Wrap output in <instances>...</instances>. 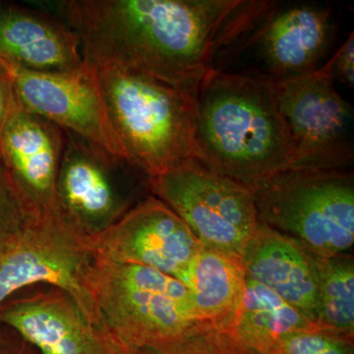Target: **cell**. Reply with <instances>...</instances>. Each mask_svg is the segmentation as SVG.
Instances as JSON below:
<instances>
[{
	"mask_svg": "<svg viewBox=\"0 0 354 354\" xmlns=\"http://www.w3.org/2000/svg\"><path fill=\"white\" fill-rule=\"evenodd\" d=\"M32 6L68 26L84 62L167 84L197 102L216 55L245 34L242 0H50Z\"/></svg>",
	"mask_w": 354,
	"mask_h": 354,
	"instance_id": "obj_1",
	"label": "cell"
},
{
	"mask_svg": "<svg viewBox=\"0 0 354 354\" xmlns=\"http://www.w3.org/2000/svg\"><path fill=\"white\" fill-rule=\"evenodd\" d=\"M198 160L252 187L292 169L295 145L268 77L216 70L196 102Z\"/></svg>",
	"mask_w": 354,
	"mask_h": 354,
	"instance_id": "obj_2",
	"label": "cell"
},
{
	"mask_svg": "<svg viewBox=\"0 0 354 354\" xmlns=\"http://www.w3.org/2000/svg\"><path fill=\"white\" fill-rule=\"evenodd\" d=\"M85 283L104 330L124 354L211 330L198 322L187 286L165 272L94 256Z\"/></svg>",
	"mask_w": 354,
	"mask_h": 354,
	"instance_id": "obj_3",
	"label": "cell"
},
{
	"mask_svg": "<svg viewBox=\"0 0 354 354\" xmlns=\"http://www.w3.org/2000/svg\"><path fill=\"white\" fill-rule=\"evenodd\" d=\"M95 69L109 121L128 160L150 177L198 160L196 102L149 77L113 66Z\"/></svg>",
	"mask_w": 354,
	"mask_h": 354,
	"instance_id": "obj_4",
	"label": "cell"
},
{
	"mask_svg": "<svg viewBox=\"0 0 354 354\" xmlns=\"http://www.w3.org/2000/svg\"><path fill=\"white\" fill-rule=\"evenodd\" d=\"M258 218L321 258L351 253L354 176L351 169H290L251 187Z\"/></svg>",
	"mask_w": 354,
	"mask_h": 354,
	"instance_id": "obj_5",
	"label": "cell"
},
{
	"mask_svg": "<svg viewBox=\"0 0 354 354\" xmlns=\"http://www.w3.org/2000/svg\"><path fill=\"white\" fill-rule=\"evenodd\" d=\"M64 132L57 209L81 234L95 236L150 195L146 192H151V177L127 158L75 133Z\"/></svg>",
	"mask_w": 354,
	"mask_h": 354,
	"instance_id": "obj_6",
	"label": "cell"
},
{
	"mask_svg": "<svg viewBox=\"0 0 354 354\" xmlns=\"http://www.w3.org/2000/svg\"><path fill=\"white\" fill-rule=\"evenodd\" d=\"M150 187L207 248L241 255L259 223L253 190L199 160L151 177Z\"/></svg>",
	"mask_w": 354,
	"mask_h": 354,
	"instance_id": "obj_7",
	"label": "cell"
},
{
	"mask_svg": "<svg viewBox=\"0 0 354 354\" xmlns=\"http://www.w3.org/2000/svg\"><path fill=\"white\" fill-rule=\"evenodd\" d=\"M93 258L88 237L57 208L32 216L17 239L0 255V307L17 291L46 283L67 293L106 333L85 283Z\"/></svg>",
	"mask_w": 354,
	"mask_h": 354,
	"instance_id": "obj_8",
	"label": "cell"
},
{
	"mask_svg": "<svg viewBox=\"0 0 354 354\" xmlns=\"http://www.w3.org/2000/svg\"><path fill=\"white\" fill-rule=\"evenodd\" d=\"M272 81L295 142L292 169H351L353 108L335 90L334 80L320 67L297 78Z\"/></svg>",
	"mask_w": 354,
	"mask_h": 354,
	"instance_id": "obj_9",
	"label": "cell"
},
{
	"mask_svg": "<svg viewBox=\"0 0 354 354\" xmlns=\"http://www.w3.org/2000/svg\"><path fill=\"white\" fill-rule=\"evenodd\" d=\"M0 70L23 108L127 160L109 121L94 66L84 62L69 71L36 72L0 59Z\"/></svg>",
	"mask_w": 354,
	"mask_h": 354,
	"instance_id": "obj_10",
	"label": "cell"
},
{
	"mask_svg": "<svg viewBox=\"0 0 354 354\" xmlns=\"http://www.w3.org/2000/svg\"><path fill=\"white\" fill-rule=\"evenodd\" d=\"M95 257L138 265L179 279L202 248L189 227L150 194L108 230L88 237Z\"/></svg>",
	"mask_w": 354,
	"mask_h": 354,
	"instance_id": "obj_11",
	"label": "cell"
},
{
	"mask_svg": "<svg viewBox=\"0 0 354 354\" xmlns=\"http://www.w3.org/2000/svg\"><path fill=\"white\" fill-rule=\"evenodd\" d=\"M64 144V129L23 108L14 95L0 134V158L32 218L57 208Z\"/></svg>",
	"mask_w": 354,
	"mask_h": 354,
	"instance_id": "obj_12",
	"label": "cell"
},
{
	"mask_svg": "<svg viewBox=\"0 0 354 354\" xmlns=\"http://www.w3.org/2000/svg\"><path fill=\"white\" fill-rule=\"evenodd\" d=\"M10 328L41 354H124L64 291L50 288L0 307Z\"/></svg>",
	"mask_w": 354,
	"mask_h": 354,
	"instance_id": "obj_13",
	"label": "cell"
},
{
	"mask_svg": "<svg viewBox=\"0 0 354 354\" xmlns=\"http://www.w3.org/2000/svg\"><path fill=\"white\" fill-rule=\"evenodd\" d=\"M272 6L252 38L264 60L268 78L286 80L320 68L332 38V9L299 3L270 12Z\"/></svg>",
	"mask_w": 354,
	"mask_h": 354,
	"instance_id": "obj_14",
	"label": "cell"
},
{
	"mask_svg": "<svg viewBox=\"0 0 354 354\" xmlns=\"http://www.w3.org/2000/svg\"><path fill=\"white\" fill-rule=\"evenodd\" d=\"M241 256L248 278L267 286L316 324L325 258L260 220Z\"/></svg>",
	"mask_w": 354,
	"mask_h": 354,
	"instance_id": "obj_15",
	"label": "cell"
},
{
	"mask_svg": "<svg viewBox=\"0 0 354 354\" xmlns=\"http://www.w3.org/2000/svg\"><path fill=\"white\" fill-rule=\"evenodd\" d=\"M0 59L30 71L64 72L84 64L75 32L38 7L0 1Z\"/></svg>",
	"mask_w": 354,
	"mask_h": 354,
	"instance_id": "obj_16",
	"label": "cell"
},
{
	"mask_svg": "<svg viewBox=\"0 0 354 354\" xmlns=\"http://www.w3.org/2000/svg\"><path fill=\"white\" fill-rule=\"evenodd\" d=\"M246 279L241 255L202 246L179 281L189 290L198 322L207 329L225 332Z\"/></svg>",
	"mask_w": 354,
	"mask_h": 354,
	"instance_id": "obj_17",
	"label": "cell"
},
{
	"mask_svg": "<svg viewBox=\"0 0 354 354\" xmlns=\"http://www.w3.org/2000/svg\"><path fill=\"white\" fill-rule=\"evenodd\" d=\"M317 325L283 298L246 279L245 288L225 333L253 354H265L286 337Z\"/></svg>",
	"mask_w": 354,
	"mask_h": 354,
	"instance_id": "obj_18",
	"label": "cell"
},
{
	"mask_svg": "<svg viewBox=\"0 0 354 354\" xmlns=\"http://www.w3.org/2000/svg\"><path fill=\"white\" fill-rule=\"evenodd\" d=\"M316 324L354 339V258L342 254L323 260Z\"/></svg>",
	"mask_w": 354,
	"mask_h": 354,
	"instance_id": "obj_19",
	"label": "cell"
},
{
	"mask_svg": "<svg viewBox=\"0 0 354 354\" xmlns=\"http://www.w3.org/2000/svg\"><path fill=\"white\" fill-rule=\"evenodd\" d=\"M265 354H354V339L315 328L288 335Z\"/></svg>",
	"mask_w": 354,
	"mask_h": 354,
	"instance_id": "obj_20",
	"label": "cell"
},
{
	"mask_svg": "<svg viewBox=\"0 0 354 354\" xmlns=\"http://www.w3.org/2000/svg\"><path fill=\"white\" fill-rule=\"evenodd\" d=\"M31 218L0 158V255L17 239Z\"/></svg>",
	"mask_w": 354,
	"mask_h": 354,
	"instance_id": "obj_21",
	"label": "cell"
},
{
	"mask_svg": "<svg viewBox=\"0 0 354 354\" xmlns=\"http://www.w3.org/2000/svg\"><path fill=\"white\" fill-rule=\"evenodd\" d=\"M131 354H253L237 344L225 332L206 330L185 337L171 346Z\"/></svg>",
	"mask_w": 354,
	"mask_h": 354,
	"instance_id": "obj_22",
	"label": "cell"
},
{
	"mask_svg": "<svg viewBox=\"0 0 354 354\" xmlns=\"http://www.w3.org/2000/svg\"><path fill=\"white\" fill-rule=\"evenodd\" d=\"M321 68L335 81L344 84L349 88L354 86V36L353 32L342 44L334 57Z\"/></svg>",
	"mask_w": 354,
	"mask_h": 354,
	"instance_id": "obj_23",
	"label": "cell"
},
{
	"mask_svg": "<svg viewBox=\"0 0 354 354\" xmlns=\"http://www.w3.org/2000/svg\"><path fill=\"white\" fill-rule=\"evenodd\" d=\"M14 100V93L11 84L6 74L0 70V134L10 111Z\"/></svg>",
	"mask_w": 354,
	"mask_h": 354,
	"instance_id": "obj_24",
	"label": "cell"
},
{
	"mask_svg": "<svg viewBox=\"0 0 354 354\" xmlns=\"http://www.w3.org/2000/svg\"><path fill=\"white\" fill-rule=\"evenodd\" d=\"M20 346H2L0 342V354H41L29 344L21 339Z\"/></svg>",
	"mask_w": 354,
	"mask_h": 354,
	"instance_id": "obj_25",
	"label": "cell"
}]
</instances>
